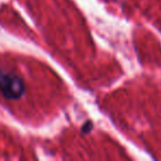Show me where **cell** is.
Wrapping results in <instances>:
<instances>
[{
	"label": "cell",
	"mask_w": 161,
	"mask_h": 161,
	"mask_svg": "<svg viewBox=\"0 0 161 161\" xmlns=\"http://www.w3.org/2000/svg\"><path fill=\"white\" fill-rule=\"evenodd\" d=\"M25 82L14 69L0 65V97L8 101H20L25 95Z\"/></svg>",
	"instance_id": "1"
}]
</instances>
